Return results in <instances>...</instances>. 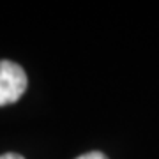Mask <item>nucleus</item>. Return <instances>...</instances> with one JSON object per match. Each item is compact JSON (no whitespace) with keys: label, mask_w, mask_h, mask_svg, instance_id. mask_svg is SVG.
Wrapping results in <instances>:
<instances>
[{"label":"nucleus","mask_w":159,"mask_h":159,"mask_svg":"<svg viewBox=\"0 0 159 159\" xmlns=\"http://www.w3.org/2000/svg\"><path fill=\"white\" fill-rule=\"evenodd\" d=\"M0 159H25V157H21L20 154H14V152H7V154H2V156H0Z\"/></svg>","instance_id":"7ed1b4c3"},{"label":"nucleus","mask_w":159,"mask_h":159,"mask_svg":"<svg viewBox=\"0 0 159 159\" xmlns=\"http://www.w3.org/2000/svg\"><path fill=\"white\" fill-rule=\"evenodd\" d=\"M27 90V74L18 64L0 60V106L16 102Z\"/></svg>","instance_id":"f257e3e1"},{"label":"nucleus","mask_w":159,"mask_h":159,"mask_svg":"<svg viewBox=\"0 0 159 159\" xmlns=\"http://www.w3.org/2000/svg\"><path fill=\"white\" fill-rule=\"evenodd\" d=\"M76 159H108L106 156L102 152H87V154H83V156H80V157H76Z\"/></svg>","instance_id":"f03ea898"}]
</instances>
